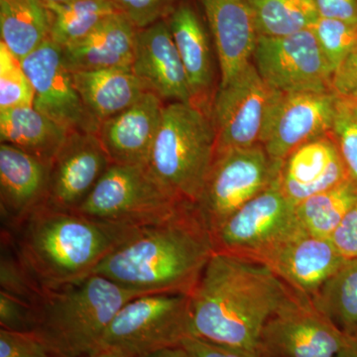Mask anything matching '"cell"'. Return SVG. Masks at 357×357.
Here are the masks:
<instances>
[{
    "mask_svg": "<svg viewBox=\"0 0 357 357\" xmlns=\"http://www.w3.org/2000/svg\"><path fill=\"white\" fill-rule=\"evenodd\" d=\"M286 291L264 265L215 252L190 295L192 337L260 352L263 328Z\"/></svg>",
    "mask_w": 357,
    "mask_h": 357,
    "instance_id": "6da1fadb",
    "label": "cell"
},
{
    "mask_svg": "<svg viewBox=\"0 0 357 357\" xmlns=\"http://www.w3.org/2000/svg\"><path fill=\"white\" fill-rule=\"evenodd\" d=\"M215 253L213 238L195 204L135 232L114 248L93 274L141 294L191 295Z\"/></svg>",
    "mask_w": 357,
    "mask_h": 357,
    "instance_id": "7a4b0ae2",
    "label": "cell"
},
{
    "mask_svg": "<svg viewBox=\"0 0 357 357\" xmlns=\"http://www.w3.org/2000/svg\"><path fill=\"white\" fill-rule=\"evenodd\" d=\"M137 229L98 222L45 204L6 230L26 269L45 290L93 274Z\"/></svg>",
    "mask_w": 357,
    "mask_h": 357,
    "instance_id": "3957f363",
    "label": "cell"
},
{
    "mask_svg": "<svg viewBox=\"0 0 357 357\" xmlns=\"http://www.w3.org/2000/svg\"><path fill=\"white\" fill-rule=\"evenodd\" d=\"M142 295L98 274L45 289L35 306V331L63 356L88 357L100 351L103 335L119 310Z\"/></svg>",
    "mask_w": 357,
    "mask_h": 357,
    "instance_id": "277c9868",
    "label": "cell"
},
{
    "mask_svg": "<svg viewBox=\"0 0 357 357\" xmlns=\"http://www.w3.org/2000/svg\"><path fill=\"white\" fill-rule=\"evenodd\" d=\"M215 140L211 112L191 102L168 103L145 167L178 201L196 204L215 159Z\"/></svg>",
    "mask_w": 357,
    "mask_h": 357,
    "instance_id": "5b68a950",
    "label": "cell"
},
{
    "mask_svg": "<svg viewBox=\"0 0 357 357\" xmlns=\"http://www.w3.org/2000/svg\"><path fill=\"white\" fill-rule=\"evenodd\" d=\"M192 335L189 295L145 294L119 310L103 335L100 349L142 357L182 345L183 340Z\"/></svg>",
    "mask_w": 357,
    "mask_h": 357,
    "instance_id": "8992f818",
    "label": "cell"
},
{
    "mask_svg": "<svg viewBox=\"0 0 357 357\" xmlns=\"http://www.w3.org/2000/svg\"><path fill=\"white\" fill-rule=\"evenodd\" d=\"M166 191L146 167L112 164L76 211L98 222L147 227L172 215L183 204Z\"/></svg>",
    "mask_w": 357,
    "mask_h": 357,
    "instance_id": "52a82bcc",
    "label": "cell"
},
{
    "mask_svg": "<svg viewBox=\"0 0 357 357\" xmlns=\"http://www.w3.org/2000/svg\"><path fill=\"white\" fill-rule=\"evenodd\" d=\"M280 164L261 144L215 153L196 203L211 234L244 204L274 184Z\"/></svg>",
    "mask_w": 357,
    "mask_h": 357,
    "instance_id": "ba28073f",
    "label": "cell"
},
{
    "mask_svg": "<svg viewBox=\"0 0 357 357\" xmlns=\"http://www.w3.org/2000/svg\"><path fill=\"white\" fill-rule=\"evenodd\" d=\"M300 227L295 206L275 182L223 222L211 238L215 252L260 263Z\"/></svg>",
    "mask_w": 357,
    "mask_h": 357,
    "instance_id": "9c48e42d",
    "label": "cell"
},
{
    "mask_svg": "<svg viewBox=\"0 0 357 357\" xmlns=\"http://www.w3.org/2000/svg\"><path fill=\"white\" fill-rule=\"evenodd\" d=\"M345 337L347 333L319 311L312 297L287 285L283 300L263 328L260 354L264 357H337Z\"/></svg>",
    "mask_w": 357,
    "mask_h": 357,
    "instance_id": "30bf717a",
    "label": "cell"
},
{
    "mask_svg": "<svg viewBox=\"0 0 357 357\" xmlns=\"http://www.w3.org/2000/svg\"><path fill=\"white\" fill-rule=\"evenodd\" d=\"M278 95L279 91L262 79L252 62L229 84L220 86L211 105L215 153L261 144Z\"/></svg>",
    "mask_w": 357,
    "mask_h": 357,
    "instance_id": "8fae6325",
    "label": "cell"
},
{
    "mask_svg": "<svg viewBox=\"0 0 357 357\" xmlns=\"http://www.w3.org/2000/svg\"><path fill=\"white\" fill-rule=\"evenodd\" d=\"M255 64L260 76L281 93L332 91L333 68L310 29L283 37H258Z\"/></svg>",
    "mask_w": 357,
    "mask_h": 357,
    "instance_id": "7c38bea8",
    "label": "cell"
},
{
    "mask_svg": "<svg viewBox=\"0 0 357 357\" xmlns=\"http://www.w3.org/2000/svg\"><path fill=\"white\" fill-rule=\"evenodd\" d=\"M34 89L33 107L70 133L98 134L100 123L77 93L63 49L51 39L21 60Z\"/></svg>",
    "mask_w": 357,
    "mask_h": 357,
    "instance_id": "4fadbf2b",
    "label": "cell"
},
{
    "mask_svg": "<svg viewBox=\"0 0 357 357\" xmlns=\"http://www.w3.org/2000/svg\"><path fill=\"white\" fill-rule=\"evenodd\" d=\"M335 107L332 91H279L261 141L270 158L281 165L294 150L330 133Z\"/></svg>",
    "mask_w": 357,
    "mask_h": 357,
    "instance_id": "5bb4252c",
    "label": "cell"
},
{
    "mask_svg": "<svg viewBox=\"0 0 357 357\" xmlns=\"http://www.w3.org/2000/svg\"><path fill=\"white\" fill-rule=\"evenodd\" d=\"M110 165L96 134L70 133L50 164L47 204L76 211Z\"/></svg>",
    "mask_w": 357,
    "mask_h": 357,
    "instance_id": "9a60e30c",
    "label": "cell"
},
{
    "mask_svg": "<svg viewBox=\"0 0 357 357\" xmlns=\"http://www.w3.org/2000/svg\"><path fill=\"white\" fill-rule=\"evenodd\" d=\"M347 260L331 238L314 236L301 227L259 264L291 288L312 298Z\"/></svg>",
    "mask_w": 357,
    "mask_h": 357,
    "instance_id": "2e32d148",
    "label": "cell"
},
{
    "mask_svg": "<svg viewBox=\"0 0 357 357\" xmlns=\"http://www.w3.org/2000/svg\"><path fill=\"white\" fill-rule=\"evenodd\" d=\"M349 178L337 143L330 132L289 154L281 163L276 183L284 196L297 206Z\"/></svg>",
    "mask_w": 357,
    "mask_h": 357,
    "instance_id": "e0dca14e",
    "label": "cell"
},
{
    "mask_svg": "<svg viewBox=\"0 0 357 357\" xmlns=\"http://www.w3.org/2000/svg\"><path fill=\"white\" fill-rule=\"evenodd\" d=\"M131 69L148 91L162 100L194 103L187 73L168 20L138 30Z\"/></svg>",
    "mask_w": 357,
    "mask_h": 357,
    "instance_id": "ac0fdd59",
    "label": "cell"
},
{
    "mask_svg": "<svg viewBox=\"0 0 357 357\" xmlns=\"http://www.w3.org/2000/svg\"><path fill=\"white\" fill-rule=\"evenodd\" d=\"M164 107L161 98L146 91L128 109L100 123L96 135L112 164L146 166Z\"/></svg>",
    "mask_w": 357,
    "mask_h": 357,
    "instance_id": "d6986e66",
    "label": "cell"
},
{
    "mask_svg": "<svg viewBox=\"0 0 357 357\" xmlns=\"http://www.w3.org/2000/svg\"><path fill=\"white\" fill-rule=\"evenodd\" d=\"M213 33L220 68V86L250 64L258 35L249 0H201Z\"/></svg>",
    "mask_w": 357,
    "mask_h": 357,
    "instance_id": "ffe728a7",
    "label": "cell"
},
{
    "mask_svg": "<svg viewBox=\"0 0 357 357\" xmlns=\"http://www.w3.org/2000/svg\"><path fill=\"white\" fill-rule=\"evenodd\" d=\"M50 164L13 145H0V204L8 229L48 199Z\"/></svg>",
    "mask_w": 357,
    "mask_h": 357,
    "instance_id": "44dd1931",
    "label": "cell"
},
{
    "mask_svg": "<svg viewBox=\"0 0 357 357\" xmlns=\"http://www.w3.org/2000/svg\"><path fill=\"white\" fill-rule=\"evenodd\" d=\"M138 29L121 13L103 20L83 39L63 48L70 70L131 69Z\"/></svg>",
    "mask_w": 357,
    "mask_h": 357,
    "instance_id": "7402d4cb",
    "label": "cell"
},
{
    "mask_svg": "<svg viewBox=\"0 0 357 357\" xmlns=\"http://www.w3.org/2000/svg\"><path fill=\"white\" fill-rule=\"evenodd\" d=\"M167 20L187 73L192 102L211 112L213 68L208 36L202 21L188 2L178 4Z\"/></svg>",
    "mask_w": 357,
    "mask_h": 357,
    "instance_id": "603a6c76",
    "label": "cell"
},
{
    "mask_svg": "<svg viewBox=\"0 0 357 357\" xmlns=\"http://www.w3.org/2000/svg\"><path fill=\"white\" fill-rule=\"evenodd\" d=\"M86 109L102 123L137 102L148 89L132 69L72 70Z\"/></svg>",
    "mask_w": 357,
    "mask_h": 357,
    "instance_id": "cb8c5ba5",
    "label": "cell"
},
{
    "mask_svg": "<svg viewBox=\"0 0 357 357\" xmlns=\"http://www.w3.org/2000/svg\"><path fill=\"white\" fill-rule=\"evenodd\" d=\"M70 131L34 107L0 112V139L51 164L65 144Z\"/></svg>",
    "mask_w": 357,
    "mask_h": 357,
    "instance_id": "d4e9b609",
    "label": "cell"
},
{
    "mask_svg": "<svg viewBox=\"0 0 357 357\" xmlns=\"http://www.w3.org/2000/svg\"><path fill=\"white\" fill-rule=\"evenodd\" d=\"M52 15L44 0H0L2 43L23 60L50 39Z\"/></svg>",
    "mask_w": 357,
    "mask_h": 357,
    "instance_id": "484cf974",
    "label": "cell"
},
{
    "mask_svg": "<svg viewBox=\"0 0 357 357\" xmlns=\"http://www.w3.org/2000/svg\"><path fill=\"white\" fill-rule=\"evenodd\" d=\"M356 201L357 185L349 178L295 206L296 217L309 234L331 238Z\"/></svg>",
    "mask_w": 357,
    "mask_h": 357,
    "instance_id": "4316f807",
    "label": "cell"
},
{
    "mask_svg": "<svg viewBox=\"0 0 357 357\" xmlns=\"http://www.w3.org/2000/svg\"><path fill=\"white\" fill-rule=\"evenodd\" d=\"M46 4L52 15L50 39L62 49L83 39L103 20L117 13L110 0H70Z\"/></svg>",
    "mask_w": 357,
    "mask_h": 357,
    "instance_id": "83f0119b",
    "label": "cell"
},
{
    "mask_svg": "<svg viewBox=\"0 0 357 357\" xmlns=\"http://www.w3.org/2000/svg\"><path fill=\"white\" fill-rule=\"evenodd\" d=\"M319 311L347 335L357 332V258L347 260L312 297Z\"/></svg>",
    "mask_w": 357,
    "mask_h": 357,
    "instance_id": "f1b7e54d",
    "label": "cell"
},
{
    "mask_svg": "<svg viewBox=\"0 0 357 357\" xmlns=\"http://www.w3.org/2000/svg\"><path fill=\"white\" fill-rule=\"evenodd\" d=\"M259 36L283 37L310 29L319 17L312 0H249Z\"/></svg>",
    "mask_w": 357,
    "mask_h": 357,
    "instance_id": "f546056e",
    "label": "cell"
},
{
    "mask_svg": "<svg viewBox=\"0 0 357 357\" xmlns=\"http://www.w3.org/2000/svg\"><path fill=\"white\" fill-rule=\"evenodd\" d=\"M0 286L1 291L16 296L34 306L44 293L43 289L40 287L21 261L6 230H2Z\"/></svg>",
    "mask_w": 357,
    "mask_h": 357,
    "instance_id": "4dcf8cb0",
    "label": "cell"
},
{
    "mask_svg": "<svg viewBox=\"0 0 357 357\" xmlns=\"http://www.w3.org/2000/svg\"><path fill=\"white\" fill-rule=\"evenodd\" d=\"M34 96V89L21 61L0 42V112L33 107Z\"/></svg>",
    "mask_w": 357,
    "mask_h": 357,
    "instance_id": "1f68e13d",
    "label": "cell"
},
{
    "mask_svg": "<svg viewBox=\"0 0 357 357\" xmlns=\"http://www.w3.org/2000/svg\"><path fill=\"white\" fill-rule=\"evenodd\" d=\"M311 30L333 72L357 47V23L319 17Z\"/></svg>",
    "mask_w": 357,
    "mask_h": 357,
    "instance_id": "d6a6232c",
    "label": "cell"
},
{
    "mask_svg": "<svg viewBox=\"0 0 357 357\" xmlns=\"http://www.w3.org/2000/svg\"><path fill=\"white\" fill-rule=\"evenodd\" d=\"M331 133L349 178L357 185V107L337 100Z\"/></svg>",
    "mask_w": 357,
    "mask_h": 357,
    "instance_id": "836d02e7",
    "label": "cell"
},
{
    "mask_svg": "<svg viewBox=\"0 0 357 357\" xmlns=\"http://www.w3.org/2000/svg\"><path fill=\"white\" fill-rule=\"evenodd\" d=\"M0 357H64L37 331L0 328Z\"/></svg>",
    "mask_w": 357,
    "mask_h": 357,
    "instance_id": "e575fe53",
    "label": "cell"
},
{
    "mask_svg": "<svg viewBox=\"0 0 357 357\" xmlns=\"http://www.w3.org/2000/svg\"><path fill=\"white\" fill-rule=\"evenodd\" d=\"M138 30L167 20L176 8V0H110Z\"/></svg>",
    "mask_w": 357,
    "mask_h": 357,
    "instance_id": "d590c367",
    "label": "cell"
},
{
    "mask_svg": "<svg viewBox=\"0 0 357 357\" xmlns=\"http://www.w3.org/2000/svg\"><path fill=\"white\" fill-rule=\"evenodd\" d=\"M36 307L26 301L0 291V328L13 332L36 330Z\"/></svg>",
    "mask_w": 357,
    "mask_h": 357,
    "instance_id": "8d00e7d4",
    "label": "cell"
},
{
    "mask_svg": "<svg viewBox=\"0 0 357 357\" xmlns=\"http://www.w3.org/2000/svg\"><path fill=\"white\" fill-rule=\"evenodd\" d=\"M331 91L337 100L357 107V47L333 72Z\"/></svg>",
    "mask_w": 357,
    "mask_h": 357,
    "instance_id": "74e56055",
    "label": "cell"
},
{
    "mask_svg": "<svg viewBox=\"0 0 357 357\" xmlns=\"http://www.w3.org/2000/svg\"><path fill=\"white\" fill-rule=\"evenodd\" d=\"M331 241L345 259L357 258V201L335 230Z\"/></svg>",
    "mask_w": 357,
    "mask_h": 357,
    "instance_id": "f35d334b",
    "label": "cell"
},
{
    "mask_svg": "<svg viewBox=\"0 0 357 357\" xmlns=\"http://www.w3.org/2000/svg\"><path fill=\"white\" fill-rule=\"evenodd\" d=\"M182 347L190 357H264L260 352L222 347L192 335L183 340Z\"/></svg>",
    "mask_w": 357,
    "mask_h": 357,
    "instance_id": "ab89813d",
    "label": "cell"
},
{
    "mask_svg": "<svg viewBox=\"0 0 357 357\" xmlns=\"http://www.w3.org/2000/svg\"><path fill=\"white\" fill-rule=\"evenodd\" d=\"M319 17L357 23V0H312Z\"/></svg>",
    "mask_w": 357,
    "mask_h": 357,
    "instance_id": "60d3db41",
    "label": "cell"
},
{
    "mask_svg": "<svg viewBox=\"0 0 357 357\" xmlns=\"http://www.w3.org/2000/svg\"><path fill=\"white\" fill-rule=\"evenodd\" d=\"M337 357H357V332L347 335L344 344Z\"/></svg>",
    "mask_w": 357,
    "mask_h": 357,
    "instance_id": "b9f144b4",
    "label": "cell"
},
{
    "mask_svg": "<svg viewBox=\"0 0 357 357\" xmlns=\"http://www.w3.org/2000/svg\"><path fill=\"white\" fill-rule=\"evenodd\" d=\"M142 357H190V356L182 345H178V347L161 349Z\"/></svg>",
    "mask_w": 357,
    "mask_h": 357,
    "instance_id": "7bdbcfd3",
    "label": "cell"
},
{
    "mask_svg": "<svg viewBox=\"0 0 357 357\" xmlns=\"http://www.w3.org/2000/svg\"><path fill=\"white\" fill-rule=\"evenodd\" d=\"M88 357H130L119 351L110 349H100Z\"/></svg>",
    "mask_w": 357,
    "mask_h": 357,
    "instance_id": "ee69618b",
    "label": "cell"
},
{
    "mask_svg": "<svg viewBox=\"0 0 357 357\" xmlns=\"http://www.w3.org/2000/svg\"><path fill=\"white\" fill-rule=\"evenodd\" d=\"M46 3H62V2L70 1V0H44Z\"/></svg>",
    "mask_w": 357,
    "mask_h": 357,
    "instance_id": "f6af8a7d",
    "label": "cell"
}]
</instances>
